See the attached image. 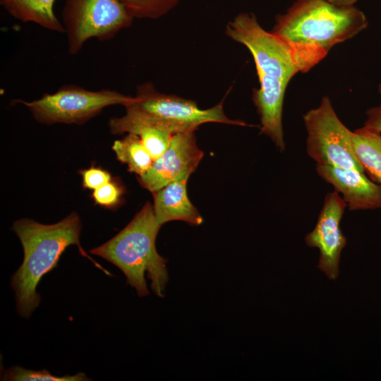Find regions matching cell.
Segmentation results:
<instances>
[{"instance_id": "cell-1", "label": "cell", "mask_w": 381, "mask_h": 381, "mask_svg": "<svg viewBox=\"0 0 381 381\" xmlns=\"http://www.w3.org/2000/svg\"><path fill=\"white\" fill-rule=\"evenodd\" d=\"M368 20L354 6H340L328 0H297L279 15L272 32L289 48L298 72L318 64L335 44L365 29Z\"/></svg>"}, {"instance_id": "cell-2", "label": "cell", "mask_w": 381, "mask_h": 381, "mask_svg": "<svg viewBox=\"0 0 381 381\" xmlns=\"http://www.w3.org/2000/svg\"><path fill=\"white\" fill-rule=\"evenodd\" d=\"M11 229L18 237L23 250L22 264L11 279L16 310L22 318H29L39 306L41 296L37 291L38 284L46 274L57 266L62 253L70 246H78L82 255L89 258L107 274H111L80 246L82 224L75 212L52 224H41L28 218L20 219L13 222Z\"/></svg>"}, {"instance_id": "cell-3", "label": "cell", "mask_w": 381, "mask_h": 381, "mask_svg": "<svg viewBox=\"0 0 381 381\" xmlns=\"http://www.w3.org/2000/svg\"><path fill=\"white\" fill-rule=\"evenodd\" d=\"M161 226L153 205L147 202L121 231L108 241L91 249L90 253L117 267L139 296L150 293L147 276L154 294L162 298L169 274L167 260L156 248V238Z\"/></svg>"}, {"instance_id": "cell-4", "label": "cell", "mask_w": 381, "mask_h": 381, "mask_svg": "<svg viewBox=\"0 0 381 381\" xmlns=\"http://www.w3.org/2000/svg\"><path fill=\"white\" fill-rule=\"evenodd\" d=\"M136 100L135 97L115 90H86L75 85L61 87L54 93H45L42 97L15 102L25 105L38 122L44 124H82L98 115L104 108L120 104L126 107Z\"/></svg>"}, {"instance_id": "cell-5", "label": "cell", "mask_w": 381, "mask_h": 381, "mask_svg": "<svg viewBox=\"0 0 381 381\" xmlns=\"http://www.w3.org/2000/svg\"><path fill=\"white\" fill-rule=\"evenodd\" d=\"M61 18L71 55L91 38H113L134 20L119 0H64Z\"/></svg>"}, {"instance_id": "cell-6", "label": "cell", "mask_w": 381, "mask_h": 381, "mask_svg": "<svg viewBox=\"0 0 381 381\" xmlns=\"http://www.w3.org/2000/svg\"><path fill=\"white\" fill-rule=\"evenodd\" d=\"M303 118L308 133L306 152L316 164L365 173L353 148V132L340 121L328 97Z\"/></svg>"}, {"instance_id": "cell-7", "label": "cell", "mask_w": 381, "mask_h": 381, "mask_svg": "<svg viewBox=\"0 0 381 381\" xmlns=\"http://www.w3.org/2000/svg\"><path fill=\"white\" fill-rule=\"evenodd\" d=\"M226 34L248 49L258 76L289 83L298 72L287 45L272 32L265 30L253 13L237 15L226 25Z\"/></svg>"}, {"instance_id": "cell-8", "label": "cell", "mask_w": 381, "mask_h": 381, "mask_svg": "<svg viewBox=\"0 0 381 381\" xmlns=\"http://www.w3.org/2000/svg\"><path fill=\"white\" fill-rule=\"evenodd\" d=\"M135 97V102L131 105L166 123L176 133L195 131L198 126L210 122L247 125L241 121L229 119L224 112L222 102L201 109L193 100L157 91L150 83L138 86Z\"/></svg>"}, {"instance_id": "cell-9", "label": "cell", "mask_w": 381, "mask_h": 381, "mask_svg": "<svg viewBox=\"0 0 381 381\" xmlns=\"http://www.w3.org/2000/svg\"><path fill=\"white\" fill-rule=\"evenodd\" d=\"M346 207L338 192L328 193L314 229L305 237L307 246L319 249L318 267L330 279H336L339 276L341 252L347 243L340 228Z\"/></svg>"}, {"instance_id": "cell-10", "label": "cell", "mask_w": 381, "mask_h": 381, "mask_svg": "<svg viewBox=\"0 0 381 381\" xmlns=\"http://www.w3.org/2000/svg\"><path fill=\"white\" fill-rule=\"evenodd\" d=\"M203 157L196 144L195 131L179 132L172 136L165 152L153 161L151 168L138 176L140 184L151 193L169 183L188 179Z\"/></svg>"}, {"instance_id": "cell-11", "label": "cell", "mask_w": 381, "mask_h": 381, "mask_svg": "<svg viewBox=\"0 0 381 381\" xmlns=\"http://www.w3.org/2000/svg\"><path fill=\"white\" fill-rule=\"evenodd\" d=\"M318 174L338 192L351 211L381 208V186L353 169L316 164Z\"/></svg>"}, {"instance_id": "cell-12", "label": "cell", "mask_w": 381, "mask_h": 381, "mask_svg": "<svg viewBox=\"0 0 381 381\" xmlns=\"http://www.w3.org/2000/svg\"><path fill=\"white\" fill-rule=\"evenodd\" d=\"M125 107L126 112L124 116L109 120L111 133L138 135L155 160L167 149L176 131L166 123L131 104Z\"/></svg>"}, {"instance_id": "cell-13", "label": "cell", "mask_w": 381, "mask_h": 381, "mask_svg": "<svg viewBox=\"0 0 381 381\" xmlns=\"http://www.w3.org/2000/svg\"><path fill=\"white\" fill-rule=\"evenodd\" d=\"M253 101L260 119V132L273 141L280 152L285 150L282 126L283 102L287 83L275 79L259 78Z\"/></svg>"}, {"instance_id": "cell-14", "label": "cell", "mask_w": 381, "mask_h": 381, "mask_svg": "<svg viewBox=\"0 0 381 381\" xmlns=\"http://www.w3.org/2000/svg\"><path fill=\"white\" fill-rule=\"evenodd\" d=\"M187 181L188 179L174 181L152 193L154 212L162 226L174 220L183 221L191 225L202 223V217L188 199Z\"/></svg>"}, {"instance_id": "cell-15", "label": "cell", "mask_w": 381, "mask_h": 381, "mask_svg": "<svg viewBox=\"0 0 381 381\" xmlns=\"http://www.w3.org/2000/svg\"><path fill=\"white\" fill-rule=\"evenodd\" d=\"M56 0H6L1 5L13 18L35 23L53 32H65L61 22L56 16Z\"/></svg>"}, {"instance_id": "cell-16", "label": "cell", "mask_w": 381, "mask_h": 381, "mask_svg": "<svg viewBox=\"0 0 381 381\" xmlns=\"http://www.w3.org/2000/svg\"><path fill=\"white\" fill-rule=\"evenodd\" d=\"M352 144L365 173L381 186V133L364 127L357 128Z\"/></svg>"}, {"instance_id": "cell-17", "label": "cell", "mask_w": 381, "mask_h": 381, "mask_svg": "<svg viewBox=\"0 0 381 381\" xmlns=\"http://www.w3.org/2000/svg\"><path fill=\"white\" fill-rule=\"evenodd\" d=\"M112 150L117 159L138 176L145 174L154 161L140 138L135 134L128 133L123 138L114 141Z\"/></svg>"}, {"instance_id": "cell-18", "label": "cell", "mask_w": 381, "mask_h": 381, "mask_svg": "<svg viewBox=\"0 0 381 381\" xmlns=\"http://www.w3.org/2000/svg\"><path fill=\"white\" fill-rule=\"evenodd\" d=\"M1 380L7 381H87L91 380L84 373L57 376L47 370H34L21 366H11L1 373Z\"/></svg>"}, {"instance_id": "cell-19", "label": "cell", "mask_w": 381, "mask_h": 381, "mask_svg": "<svg viewBox=\"0 0 381 381\" xmlns=\"http://www.w3.org/2000/svg\"><path fill=\"white\" fill-rule=\"evenodd\" d=\"M181 0H119L135 18L156 19L172 10Z\"/></svg>"}, {"instance_id": "cell-20", "label": "cell", "mask_w": 381, "mask_h": 381, "mask_svg": "<svg viewBox=\"0 0 381 381\" xmlns=\"http://www.w3.org/2000/svg\"><path fill=\"white\" fill-rule=\"evenodd\" d=\"M122 194L123 190L121 186L111 181L94 190L92 196L97 204L111 208L119 202Z\"/></svg>"}, {"instance_id": "cell-21", "label": "cell", "mask_w": 381, "mask_h": 381, "mask_svg": "<svg viewBox=\"0 0 381 381\" xmlns=\"http://www.w3.org/2000/svg\"><path fill=\"white\" fill-rule=\"evenodd\" d=\"M85 188L95 190L111 181L110 174L100 168L92 167L81 171Z\"/></svg>"}, {"instance_id": "cell-22", "label": "cell", "mask_w": 381, "mask_h": 381, "mask_svg": "<svg viewBox=\"0 0 381 381\" xmlns=\"http://www.w3.org/2000/svg\"><path fill=\"white\" fill-rule=\"evenodd\" d=\"M378 92L381 95V84L378 87ZM366 116L363 127L381 133V102L379 105L368 109Z\"/></svg>"}, {"instance_id": "cell-23", "label": "cell", "mask_w": 381, "mask_h": 381, "mask_svg": "<svg viewBox=\"0 0 381 381\" xmlns=\"http://www.w3.org/2000/svg\"><path fill=\"white\" fill-rule=\"evenodd\" d=\"M329 2L340 6H353L357 0H328Z\"/></svg>"}, {"instance_id": "cell-24", "label": "cell", "mask_w": 381, "mask_h": 381, "mask_svg": "<svg viewBox=\"0 0 381 381\" xmlns=\"http://www.w3.org/2000/svg\"><path fill=\"white\" fill-rule=\"evenodd\" d=\"M5 1H6V0H0V4L4 2Z\"/></svg>"}]
</instances>
